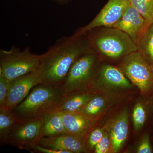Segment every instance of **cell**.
<instances>
[{
	"label": "cell",
	"mask_w": 153,
	"mask_h": 153,
	"mask_svg": "<svg viewBox=\"0 0 153 153\" xmlns=\"http://www.w3.org/2000/svg\"><path fill=\"white\" fill-rule=\"evenodd\" d=\"M86 35L63 36L41 55L43 83L61 87L76 60L90 49Z\"/></svg>",
	"instance_id": "cell-1"
},
{
	"label": "cell",
	"mask_w": 153,
	"mask_h": 153,
	"mask_svg": "<svg viewBox=\"0 0 153 153\" xmlns=\"http://www.w3.org/2000/svg\"><path fill=\"white\" fill-rule=\"evenodd\" d=\"M89 47L100 60H121L137 51V44L126 33L114 27H99L85 33Z\"/></svg>",
	"instance_id": "cell-2"
},
{
	"label": "cell",
	"mask_w": 153,
	"mask_h": 153,
	"mask_svg": "<svg viewBox=\"0 0 153 153\" xmlns=\"http://www.w3.org/2000/svg\"><path fill=\"white\" fill-rule=\"evenodd\" d=\"M63 97L61 87L39 84L33 88L21 103L11 110L21 122L37 119L54 112Z\"/></svg>",
	"instance_id": "cell-3"
},
{
	"label": "cell",
	"mask_w": 153,
	"mask_h": 153,
	"mask_svg": "<svg viewBox=\"0 0 153 153\" xmlns=\"http://www.w3.org/2000/svg\"><path fill=\"white\" fill-rule=\"evenodd\" d=\"M100 60L91 48L80 56L71 67L61 86L63 95L91 89L98 72Z\"/></svg>",
	"instance_id": "cell-4"
},
{
	"label": "cell",
	"mask_w": 153,
	"mask_h": 153,
	"mask_svg": "<svg viewBox=\"0 0 153 153\" xmlns=\"http://www.w3.org/2000/svg\"><path fill=\"white\" fill-rule=\"evenodd\" d=\"M41 55L33 54L30 47L21 50L13 45L9 50H0V74L11 81L37 70L40 66Z\"/></svg>",
	"instance_id": "cell-5"
},
{
	"label": "cell",
	"mask_w": 153,
	"mask_h": 153,
	"mask_svg": "<svg viewBox=\"0 0 153 153\" xmlns=\"http://www.w3.org/2000/svg\"><path fill=\"white\" fill-rule=\"evenodd\" d=\"M118 67L141 92H146L152 86L153 68L138 51L125 57Z\"/></svg>",
	"instance_id": "cell-6"
},
{
	"label": "cell",
	"mask_w": 153,
	"mask_h": 153,
	"mask_svg": "<svg viewBox=\"0 0 153 153\" xmlns=\"http://www.w3.org/2000/svg\"><path fill=\"white\" fill-rule=\"evenodd\" d=\"M129 5V0H108L92 21L79 28L73 35L82 36L89 30L99 27H113L121 19Z\"/></svg>",
	"instance_id": "cell-7"
},
{
	"label": "cell",
	"mask_w": 153,
	"mask_h": 153,
	"mask_svg": "<svg viewBox=\"0 0 153 153\" xmlns=\"http://www.w3.org/2000/svg\"><path fill=\"white\" fill-rule=\"evenodd\" d=\"M42 83L39 68L12 80L4 108L13 109L27 97L33 88Z\"/></svg>",
	"instance_id": "cell-8"
},
{
	"label": "cell",
	"mask_w": 153,
	"mask_h": 153,
	"mask_svg": "<svg viewBox=\"0 0 153 153\" xmlns=\"http://www.w3.org/2000/svg\"><path fill=\"white\" fill-rule=\"evenodd\" d=\"M43 117L37 119L20 122L13 129L7 143L19 148L23 145L36 143L41 139Z\"/></svg>",
	"instance_id": "cell-9"
},
{
	"label": "cell",
	"mask_w": 153,
	"mask_h": 153,
	"mask_svg": "<svg viewBox=\"0 0 153 153\" xmlns=\"http://www.w3.org/2000/svg\"><path fill=\"white\" fill-rule=\"evenodd\" d=\"M149 27L144 18L130 4L121 19L113 27L126 33L137 45Z\"/></svg>",
	"instance_id": "cell-10"
},
{
	"label": "cell",
	"mask_w": 153,
	"mask_h": 153,
	"mask_svg": "<svg viewBox=\"0 0 153 153\" xmlns=\"http://www.w3.org/2000/svg\"><path fill=\"white\" fill-rule=\"evenodd\" d=\"M68 134L85 141L96 127L98 118L89 117L81 113L60 112Z\"/></svg>",
	"instance_id": "cell-11"
},
{
	"label": "cell",
	"mask_w": 153,
	"mask_h": 153,
	"mask_svg": "<svg viewBox=\"0 0 153 153\" xmlns=\"http://www.w3.org/2000/svg\"><path fill=\"white\" fill-rule=\"evenodd\" d=\"M36 143L44 147L66 153L88 152L85 141L68 133L42 137Z\"/></svg>",
	"instance_id": "cell-12"
},
{
	"label": "cell",
	"mask_w": 153,
	"mask_h": 153,
	"mask_svg": "<svg viewBox=\"0 0 153 153\" xmlns=\"http://www.w3.org/2000/svg\"><path fill=\"white\" fill-rule=\"evenodd\" d=\"M100 83L123 88L132 87L131 81L118 67L107 64H103L99 68L93 86Z\"/></svg>",
	"instance_id": "cell-13"
},
{
	"label": "cell",
	"mask_w": 153,
	"mask_h": 153,
	"mask_svg": "<svg viewBox=\"0 0 153 153\" xmlns=\"http://www.w3.org/2000/svg\"><path fill=\"white\" fill-rule=\"evenodd\" d=\"M128 132V113L125 110L115 119L109 130L113 152L120 150L127 137Z\"/></svg>",
	"instance_id": "cell-14"
},
{
	"label": "cell",
	"mask_w": 153,
	"mask_h": 153,
	"mask_svg": "<svg viewBox=\"0 0 153 153\" xmlns=\"http://www.w3.org/2000/svg\"><path fill=\"white\" fill-rule=\"evenodd\" d=\"M91 90L80 91L64 96L55 111L79 113L94 95Z\"/></svg>",
	"instance_id": "cell-15"
},
{
	"label": "cell",
	"mask_w": 153,
	"mask_h": 153,
	"mask_svg": "<svg viewBox=\"0 0 153 153\" xmlns=\"http://www.w3.org/2000/svg\"><path fill=\"white\" fill-rule=\"evenodd\" d=\"M66 133H68L60 112L54 111L43 117L41 138L55 136Z\"/></svg>",
	"instance_id": "cell-16"
},
{
	"label": "cell",
	"mask_w": 153,
	"mask_h": 153,
	"mask_svg": "<svg viewBox=\"0 0 153 153\" xmlns=\"http://www.w3.org/2000/svg\"><path fill=\"white\" fill-rule=\"evenodd\" d=\"M20 122L12 110L0 108V141L1 144L7 143L8 138L13 129Z\"/></svg>",
	"instance_id": "cell-17"
},
{
	"label": "cell",
	"mask_w": 153,
	"mask_h": 153,
	"mask_svg": "<svg viewBox=\"0 0 153 153\" xmlns=\"http://www.w3.org/2000/svg\"><path fill=\"white\" fill-rule=\"evenodd\" d=\"M137 51L149 63H153V24L150 25L137 44Z\"/></svg>",
	"instance_id": "cell-18"
},
{
	"label": "cell",
	"mask_w": 153,
	"mask_h": 153,
	"mask_svg": "<svg viewBox=\"0 0 153 153\" xmlns=\"http://www.w3.org/2000/svg\"><path fill=\"white\" fill-rule=\"evenodd\" d=\"M105 104L104 97L94 94L79 113L89 117L98 118L99 115L104 109Z\"/></svg>",
	"instance_id": "cell-19"
},
{
	"label": "cell",
	"mask_w": 153,
	"mask_h": 153,
	"mask_svg": "<svg viewBox=\"0 0 153 153\" xmlns=\"http://www.w3.org/2000/svg\"><path fill=\"white\" fill-rule=\"evenodd\" d=\"M130 4L137 9L149 26L153 23V0H129Z\"/></svg>",
	"instance_id": "cell-20"
},
{
	"label": "cell",
	"mask_w": 153,
	"mask_h": 153,
	"mask_svg": "<svg viewBox=\"0 0 153 153\" xmlns=\"http://www.w3.org/2000/svg\"><path fill=\"white\" fill-rule=\"evenodd\" d=\"M95 128L90 131L85 140V146L88 152L94 151L96 146L104 134L103 129Z\"/></svg>",
	"instance_id": "cell-21"
},
{
	"label": "cell",
	"mask_w": 153,
	"mask_h": 153,
	"mask_svg": "<svg viewBox=\"0 0 153 153\" xmlns=\"http://www.w3.org/2000/svg\"><path fill=\"white\" fill-rule=\"evenodd\" d=\"M134 127L136 130L143 126L146 119V112L144 108L140 103H137L134 108L132 114Z\"/></svg>",
	"instance_id": "cell-22"
},
{
	"label": "cell",
	"mask_w": 153,
	"mask_h": 153,
	"mask_svg": "<svg viewBox=\"0 0 153 153\" xmlns=\"http://www.w3.org/2000/svg\"><path fill=\"white\" fill-rule=\"evenodd\" d=\"M10 84L11 81L0 74V108L5 107Z\"/></svg>",
	"instance_id": "cell-23"
},
{
	"label": "cell",
	"mask_w": 153,
	"mask_h": 153,
	"mask_svg": "<svg viewBox=\"0 0 153 153\" xmlns=\"http://www.w3.org/2000/svg\"><path fill=\"white\" fill-rule=\"evenodd\" d=\"M19 149L28 151L33 153H66L64 151L55 150L44 147L37 143H32L23 145L20 147Z\"/></svg>",
	"instance_id": "cell-24"
},
{
	"label": "cell",
	"mask_w": 153,
	"mask_h": 153,
	"mask_svg": "<svg viewBox=\"0 0 153 153\" xmlns=\"http://www.w3.org/2000/svg\"><path fill=\"white\" fill-rule=\"evenodd\" d=\"M110 148H111V143L109 134L105 132L104 135L96 146L94 151L95 153H106L108 152Z\"/></svg>",
	"instance_id": "cell-25"
},
{
	"label": "cell",
	"mask_w": 153,
	"mask_h": 153,
	"mask_svg": "<svg viewBox=\"0 0 153 153\" xmlns=\"http://www.w3.org/2000/svg\"><path fill=\"white\" fill-rule=\"evenodd\" d=\"M137 152L138 153H151L152 152V148L150 142L149 138L148 135H146L143 138L140 144Z\"/></svg>",
	"instance_id": "cell-26"
},
{
	"label": "cell",
	"mask_w": 153,
	"mask_h": 153,
	"mask_svg": "<svg viewBox=\"0 0 153 153\" xmlns=\"http://www.w3.org/2000/svg\"><path fill=\"white\" fill-rule=\"evenodd\" d=\"M57 1H59V2L63 3L64 2H66V1H68V0H57Z\"/></svg>",
	"instance_id": "cell-27"
},
{
	"label": "cell",
	"mask_w": 153,
	"mask_h": 153,
	"mask_svg": "<svg viewBox=\"0 0 153 153\" xmlns=\"http://www.w3.org/2000/svg\"></svg>",
	"instance_id": "cell-28"
}]
</instances>
